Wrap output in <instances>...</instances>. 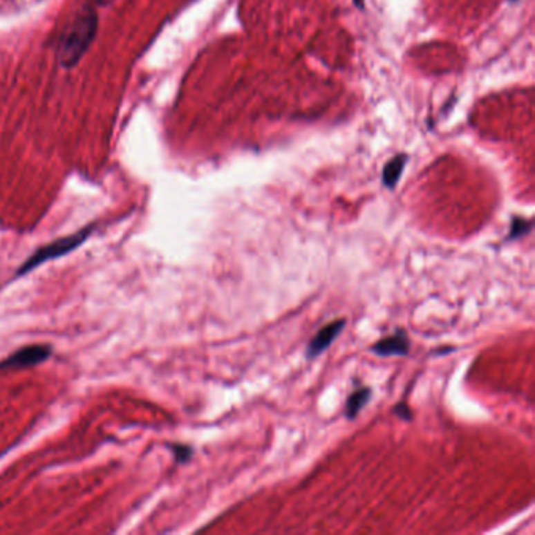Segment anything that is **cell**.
Returning <instances> with one entry per match:
<instances>
[{
    "mask_svg": "<svg viewBox=\"0 0 535 535\" xmlns=\"http://www.w3.org/2000/svg\"><path fill=\"white\" fill-rule=\"evenodd\" d=\"M97 32V15L86 10L74 17V21L66 28L65 35L58 46V58L62 66L73 68L80 62V58L88 50L90 44Z\"/></svg>",
    "mask_w": 535,
    "mask_h": 535,
    "instance_id": "1",
    "label": "cell"
},
{
    "mask_svg": "<svg viewBox=\"0 0 535 535\" xmlns=\"http://www.w3.org/2000/svg\"><path fill=\"white\" fill-rule=\"evenodd\" d=\"M171 449H173V452H174V457H176V460H178V462H181V463L189 462V460H190V457L194 456V451H191L189 446H181V444H178V446H173Z\"/></svg>",
    "mask_w": 535,
    "mask_h": 535,
    "instance_id": "9",
    "label": "cell"
},
{
    "mask_svg": "<svg viewBox=\"0 0 535 535\" xmlns=\"http://www.w3.org/2000/svg\"><path fill=\"white\" fill-rule=\"evenodd\" d=\"M52 348L49 346H30L19 348V350L11 353L3 362H0V369H24L30 366L46 362L50 357Z\"/></svg>",
    "mask_w": 535,
    "mask_h": 535,
    "instance_id": "3",
    "label": "cell"
},
{
    "mask_svg": "<svg viewBox=\"0 0 535 535\" xmlns=\"http://www.w3.org/2000/svg\"><path fill=\"white\" fill-rule=\"evenodd\" d=\"M344 328H346V321L344 319H338V321L330 322L328 325H325L323 328L319 330L317 335L314 336L310 344H308L306 358L314 359L316 357H319V355H321L322 352L327 350L331 342L338 338L339 333Z\"/></svg>",
    "mask_w": 535,
    "mask_h": 535,
    "instance_id": "4",
    "label": "cell"
},
{
    "mask_svg": "<svg viewBox=\"0 0 535 535\" xmlns=\"http://www.w3.org/2000/svg\"><path fill=\"white\" fill-rule=\"evenodd\" d=\"M394 413L397 415L400 420L404 421H411L413 420V413L410 410V406L406 405L405 402H400L394 406Z\"/></svg>",
    "mask_w": 535,
    "mask_h": 535,
    "instance_id": "10",
    "label": "cell"
},
{
    "mask_svg": "<svg viewBox=\"0 0 535 535\" xmlns=\"http://www.w3.org/2000/svg\"><path fill=\"white\" fill-rule=\"evenodd\" d=\"M372 352L379 357H405L410 352V339L405 331L399 330L393 336L372 346Z\"/></svg>",
    "mask_w": 535,
    "mask_h": 535,
    "instance_id": "5",
    "label": "cell"
},
{
    "mask_svg": "<svg viewBox=\"0 0 535 535\" xmlns=\"http://www.w3.org/2000/svg\"><path fill=\"white\" fill-rule=\"evenodd\" d=\"M370 399V389L369 388H359L357 391L350 394V397L347 399L346 404V416L348 420L353 421L355 417L359 415V411L364 409V405L369 402Z\"/></svg>",
    "mask_w": 535,
    "mask_h": 535,
    "instance_id": "6",
    "label": "cell"
},
{
    "mask_svg": "<svg viewBox=\"0 0 535 535\" xmlns=\"http://www.w3.org/2000/svg\"><path fill=\"white\" fill-rule=\"evenodd\" d=\"M405 162L406 156L404 154L394 157L391 162H388L385 170H383V184H385L388 189H394V185L397 184L400 174H402L405 168Z\"/></svg>",
    "mask_w": 535,
    "mask_h": 535,
    "instance_id": "7",
    "label": "cell"
},
{
    "mask_svg": "<svg viewBox=\"0 0 535 535\" xmlns=\"http://www.w3.org/2000/svg\"><path fill=\"white\" fill-rule=\"evenodd\" d=\"M93 228H95V226H86V228L74 232L71 236L62 237V239H57L52 243H48V245H44L43 248H38L37 252H35L30 258H28L26 263L19 267L17 275H26V273L32 272L35 267L44 264L46 261L60 258V256L71 253L73 250H75L79 245H82V243L88 239L93 232Z\"/></svg>",
    "mask_w": 535,
    "mask_h": 535,
    "instance_id": "2",
    "label": "cell"
},
{
    "mask_svg": "<svg viewBox=\"0 0 535 535\" xmlns=\"http://www.w3.org/2000/svg\"><path fill=\"white\" fill-rule=\"evenodd\" d=\"M532 229V223L529 220L520 218V217H514V222H511V228L509 232V241H515L521 236H526L529 231Z\"/></svg>",
    "mask_w": 535,
    "mask_h": 535,
    "instance_id": "8",
    "label": "cell"
}]
</instances>
